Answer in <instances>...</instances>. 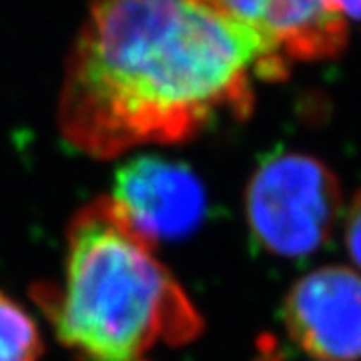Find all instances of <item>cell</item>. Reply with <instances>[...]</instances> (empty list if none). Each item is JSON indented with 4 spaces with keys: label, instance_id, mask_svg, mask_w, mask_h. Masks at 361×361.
Wrapping results in <instances>:
<instances>
[{
    "label": "cell",
    "instance_id": "cell-9",
    "mask_svg": "<svg viewBox=\"0 0 361 361\" xmlns=\"http://www.w3.org/2000/svg\"><path fill=\"white\" fill-rule=\"evenodd\" d=\"M327 11L339 14L341 18H351L361 23V0H315Z\"/></svg>",
    "mask_w": 361,
    "mask_h": 361
},
{
    "label": "cell",
    "instance_id": "cell-1",
    "mask_svg": "<svg viewBox=\"0 0 361 361\" xmlns=\"http://www.w3.org/2000/svg\"><path fill=\"white\" fill-rule=\"evenodd\" d=\"M289 66L197 0H89L59 97V127L99 159L245 121L255 80Z\"/></svg>",
    "mask_w": 361,
    "mask_h": 361
},
{
    "label": "cell",
    "instance_id": "cell-4",
    "mask_svg": "<svg viewBox=\"0 0 361 361\" xmlns=\"http://www.w3.org/2000/svg\"><path fill=\"white\" fill-rule=\"evenodd\" d=\"M283 323L315 361H361V273L343 265L310 271L289 289Z\"/></svg>",
    "mask_w": 361,
    "mask_h": 361
},
{
    "label": "cell",
    "instance_id": "cell-5",
    "mask_svg": "<svg viewBox=\"0 0 361 361\" xmlns=\"http://www.w3.org/2000/svg\"><path fill=\"white\" fill-rule=\"evenodd\" d=\"M109 199L151 245L193 233L207 205L205 189L191 169L151 155L135 157L116 171Z\"/></svg>",
    "mask_w": 361,
    "mask_h": 361
},
{
    "label": "cell",
    "instance_id": "cell-3",
    "mask_svg": "<svg viewBox=\"0 0 361 361\" xmlns=\"http://www.w3.org/2000/svg\"><path fill=\"white\" fill-rule=\"evenodd\" d=\"M245 209L251 235L265 251L305 257L334 235L343 195L336 173L317 157L275 153L251 175Z\"/></svg>",
    "mask_w": 361,
    "mask_h": 361
},
{
    "label": "cell",
    "instance_id": "cell-6",
    "mask_svg": "<svg viewBox=\"0 0 361 361\" xmlns=\"http://www.w3.org/2000/svg\"><path fill=\"white\" fill-rule=\"evenodd\" d=\"M243 28L285 65L327 61L348 44V20L315 0H197Z\"/></svg>",
    "mask_w": 361,
    "mask_h": 361
},
{
    "label": "cell",
    "instance_id": "cell-7",
    "mask_svg": "<svg viewBox=\"0 0 361 361\" xmlns=\"http://www.w3.org/2000/svg\"><path fill=\"white\" fill-rule=\"evenodd\" d=\"M39 325L13 297L0 291V361H39Z\"/></svg>",
    "mask_w": 361,
    "mask_h": 361
},
{
    "label": "cell",
    "instance_id": "cell-2",
    "mask_svg": "<svg viewBox=\"0 0 361 361\" xmlns=\"http://www.w3.org/2000/svg\"><path fill=\"white\" fill-rule=\"evenodd\" d=\"M59 339L87 361H145L159 341L187 343L203 322L179 281L115 209L99 199L66 235L59 287H40Z\"/></svg>",
    "mask_w": 361,
    "mask_h": 361
},
{
    "label": "cell",
    "instance_id": "cell-8",
    "mask_svg": "<svg viewBox=\"0 0 361 361\" xmlns=\"http://www.w3.org/2000/svg\"><path fill=\"white\" fill-rule=\"evenodd\" d=\"M343 239L351 261L361 271V189L351 197L348 209L343 211Z\"/></svg>",
    "mask_w": 361,
    "mask_h": 361
}]
</instances>
